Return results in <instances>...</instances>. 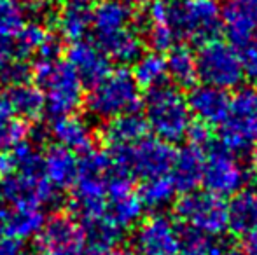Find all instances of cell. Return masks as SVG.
Masks as SVG:
<instances>
[{
  "label": "cell",
  "mask_w": 257,
  "mask_h": 255,
  "mask_svg": "<svg viewBox=\"0 0 257 255\" xmlns=\"http://www.w3.org/2000/svg\"><path fill=\"white\" fill-rule=\"evenodd\" d=\"M61 46L56 39L44 46L37 55L32 74L39 81L46 98V110L54 117L74 116V112L82 105L84 91L82 81L67 62L60 60Z\"/></svg>",
  "instance_id": "cell-1"
},
{
  "label": "cell",
  "mask_w": 257,
  "mask_h": 255,
  "mask_svg": "<svg viewBox=\"0 0 257 255\" xmlns=\"http://www.w3.org/2000/svg\"><path fill=\"white\" fill-rule=\"evenodd\" d=\"M149 23H165L177 37L208 42L220 30V11L208 0H156L149 6Z\"/></svg>",
  "instance_id": "cell-2"
},
{
  "label": "cell",
  "mask_w": 257,
  "mask_h": 255,
  "mask_svg": "<svg viewBox=\"0 0 257 255\" xmlns=\"http://www.w3.org/2000/svg\"><path fill=\"white\" fill-rule=\"evenodd\" d=\"M114 166L107 152L89 150L79 161V175L74 184V210L82 224L102 220L107 208L108 180Z\"/></svg>",
  "instance_id": "cell-3"
},
{
  "label": "cell",
  "mask_w": 257,
  "mask_h": 255,
  "mask_svg": "<svg viewBox=\"0 0 257 255\" xmlns=\"http://www.w3.org/2000/svg\"><path fill=\"white\" fill-rule=\"evenodd\" d=\"M146 123L163 142H179L191 129V110L187 98L177 88L159 86L146 98Z\"/></svg>",
  "instance_id": "cell-4"
},
{
  "label": "cell",
  "mask_w": 257,
  "mask_h": 255,
  "mask_svg": "<svg viewBox=\"0 0 257 255\" xmlns=\"http://www.w3.org/2000/svg\"><path fill=\"white\" fill-rule=\"evenodd\" d=\"M140 105V89L128 70L110 72L96 82L86 96V107L96 119L112 121L133 114Z\"/></svg>",
  "instance_id": "cell-5"
},
{
  "label": "cell",
  "mask_w": 257,
  "mask_h": 255,
  "mask_svg": "<svg viewBox=\"0 0 257 255\" xmlns=\"http://www.w3.org/2000/svg\"><path fill=\"white\" fill-rule=\"evenodd\" d=\"M107 154L115 171L128 177H140L144 180L170 173L177 156L168 142L147 136L130 149L108 150Z\"/></svg>",
  "instance_id": "cell-6"
},
{
  "label": "cell",
  "mask_w": 257,
  "mask_h": 255,
  "mask_svg": "<svg viewBox=\"0 0 257 255\" xmlns=\"http://www.w3.org/2000/svg\"><path fill=\"white\" fill-rule=\"evenodd\" d=\"M198 77L217 89H234L245 77L241 55L231 42L212 39L203 42L196 55Z\"/></svg>",
  "instance_id": "cell-7"
},
{
  "label": "cell",
  "mask_w": 257,
  "mask_h": 255,
  "mask_svg": "<svg viewBox=\"0 0 257 255\" xmlns=\"http://www.w3.org/2000/svg\"><path fill=\"white\" fill-rule=\"evenodd\" d=\"M177 217L194 234L217 238L227 229V204L210 192L184 194L177 203Z\"/></svg>",
  "instance_id": "cell-8"
},
{
  "label": "cell",
  "mask_w": 257,
  "mask_h": 255,
  "mask_svg": "<svg viewBox=\"0 0 257 255\" xmlns=\"http://www.w3.org/2000/svg\"><path fill=\"white\" fill-rule=\"evenodd\" d=\"M257 143V88H243L231 100L229 116L222 128V145L233 154Z\"/></svg>",
  "instance_id": "cell-9"
},
{
  "label": "cell",
  "mask_w": 257,
  "mask_h": 255,
  "mask_svg": "<svg viewBox=\"0 0 257 255\" xmlns=\"http://www.w3.org/2000/svg\"><path fill=\"white\" fill-rule=\"evenodd\" d=\"M39 255H84L86 229L72 215L56 213L46 218L37 234Z\"/></svg>",
  "instance_id": "cell-10"
},
{
  "label": "cell",
  "mask_w": 257,
  "mask_h": 255,
  "mask_svg": "<svg viewBox=\"0 0 257 255\" xmlns=\"http://www.w3.org/2000/svg\"><path fill=\"white\" fill-rule=\"evenodd\" d=\"M184 234L173 218L156 213L140 222L133 234V246L139 255H180Z\"/></svg>",
  "instance_id": "cell-11"
},
{
  "label": "cell",
  "mask_w": 257,
  "mask_h": 255,
  "mask_svg": "<svg viewBox=\"0 0 257 255\" xmlns=\"http://www.w3.org/2000/svg\"><path fill=\"white\" fill-rule=\"evenodd\" d=\"M248 180V173L243 164L234 157L233 152L222 149H213L205 157L203 184L206 192L217 197L234 196L243 191Z\"/></svg>",
  "instance_id": "cell-12"
},
{
  "label": "cell",
  "mask_w": 257,
  "mask_h": 255,
  "mask_svg": "<svg viewBox=\"0 0 257 255\" xmlns=\"http://www.w3.org/2000/svg\"><path fill=\"white\" fill-rule=\"evenodd\" d=\"M142 213L144 204L139 197V192L133 191L132 177L114 170L108 180L105 218L119 231H124L128 227H133L142 218Z\"/></svg>",
  "instance_id": "cell-13"
},
{
  "label": "cell",
  "mask_w": 257,
  "mask_h": 255,
  "mask_svg": "<svg viewBox=\"0 0 257 255\" xmlns=\"http://www.w3.org/2000/svg\"><path fill=\"white\" fill-rule=\"evenodd\" d=\"M2 196L13 206L41 208L53 206L58 191L51 187L42 173H11L2 182Z\"/></svg>",
  "instance_id": "cell-14"
},
{
  "label": "cell",
  "mask_w": 257,
  "mask_h": 255,
  "mask_svg": "<svg viewBox=\"0 0 257 255\" xmlns=\"http://www.w3.org/2000/svg\"><path fill=\"white\" fill-rule=\"evenodd\" d=\"M220 27L231 44L245 48L257 37V0H226L220 11Z\"/></svg>",
  "instance_id": "cell-15"
},
{
  "label": "cell",
  "mask_w": 257,
  "mask_h": 255,
  "mask_svg": "<svg viewBox=\"0 0 257 255\" xmlns=\"http://www.w3.org/2000/svg\"><path fill=\"white\" fill-rule=\"evenodd\" d=\"M187 105H189L191 116L196 117L200 124L217 126V124H224L227 121L231 100L222 89L203 84L191 89L189 96H187Z\"/></svg>",
  "instance_id": "cell-16"
},
{
  "label": "cell",
  "mask_w": 257,
  "mask_h": 255,
  "mask_svg": "<svg viewBox=\"0 0 257 255\" xmlns=\"http://www.w3.org/2000/svg\"><path fill=\"white\" fill-rule=\"evenodd\" d=\"M67 63L74 68L82 82L95 86L110 74L108 56L96 44L88 41H79L68 48Z\"/></svg>",
  "instance_id": "cell-17"
},
{
  "label": "cell",
  "mask_w": 257,
  "mask_h": 255,
  "mask_svg": "<svg viewBox=\"0 0 257 255\" xmlns=\"http://www.w3.org/2000/svg\"><path fill=\"white\" fill-rule=\"evenodd\" d=\"M42 175L56 191L74 187L79 175V161L72 150L53 145L42 154Z\"/></svg>",
  "instance_id": "cell-18"
},
{
  "label": "cell",
  "mask_w": 257,
  "mask_h": 255,
  "mask_svg": "<svg viewBox=\"0 0 257 255\" xmlns=\"http://www.w3.org/2000/svg\"><path fill=\"white\" fill-rule=\"evenodd\" d=\"M132 23V7L122 0H100L91 11V28L98 42L133 27Z\"/></svg>",
  "instance_id": "cell-19"
},
{
  "label": "cell",
  "mask_w": 257,
  "mask_h": 255,
  "mask_svg": "<svg viewBox=\"0 0 257 255\" xmlns=\"http://www.w3.org/2000/svg\"><path fill=\"white\" fill-rule=\"evenodd\" d=\"M51 135L56 140V145L72 150L74 154H88L93 150L95 133L84 119L77 116L58 117L51 124Z\"/></svg>",
  "instance_id": "cell-20"
},
{
  "label": "cell",
  "mask_w": 257,
  "mask_h": 255,
  "mask_svg": "<svg viewBox=\"0 0 257 255\" xmlns=\"http://www.w3.org/2000/svg\"><path fill=\"white\" fill-rule=\"evenodd\" d=\"M205 156L203 150L198 147L187 145L180 152H177L172 166V180L177 191L186 194L194 192V189L203 182Z\"/></svg>",
  "instance_id": "cell-21"
},
{
  "label": "cell",
  "mask_w": 257,
  "mask_h": 255,
  "mask_svg": "<svg viewBox=\"0 0 257 255\" xmlns=\"http://www.w3.org/2000/svg\"><path fill=\"white\" fill-rule=\"evenodd\" d=\"M147 129L149 128H147L146 119L135 112L108 121L103 131L108 150L130 149V147L137 145L146 138Z\"/></svg>",
  "instance_id": "cell-22"
},
{
  "label": "cell",
  "mask_w": 257,
  "mask_h": 255,
  "mask_svg": "<svg viewBox=\"0 0 257 255\" xmlns=\"http://www.w3.org/2000/svg\"><path fill=\"white\" fill-rule=\"evenodd\" d=\"M46 224V217L41 208H27V206H13L6 210L2 220H0V232L25 241V239L37 236Z\"/></svg>",
  "instance_id": "cell-23"
},
{
  "label": "cell",
  "mask_w": 257,
  "mask_h": 255,
  "mask_svg": "<svg viewBox=\"0 0 257 255\" xmlns=\"http://www.w3.org/2000/svg\"><path fill=\"white\" fill-rule=\"evenodd\" d=\"M227 229L238 236L257 231V191L243 189L227 204Z\"/></svg>",
  "instance_id": "cell-24"
},
{
  "label": "cell",
  "mask_w": 257,
  "mask_h": 255,
  "mask_svg": "<svg viewBox=\"0 0 257 255\" xmlns=\"http://www.w3.org/2000/svg\"><path fill=\"white\" fill-rule=\"evenodd\" d=\"M56 28L60 35L72 44L84 41L91 30V9L82 0H72L56 13Z\"/></svg>",
  "instance_id": "cell-25"
},
{
  "label": "cell",
  "mask_w": 257,
  "mask_h": 255,
  "mask_svg": "<svg viewBox=\"0 0 257 255\" xmlns=\"http://www.w3.org/2000/svg\"><path fill=\"white\" fill-rule=\"evenodd\" d=\"M7 100L13 114L20 117V121H37L46 112V98L44 93L35 84H20L9 88Z\"/></svg>",
  "instance_id": "cell-26"
},
{
  "label": "cell",
  "mask_w": 257,
  "mask_h": 255,
  "mask_svg": "<svg viewBox=\"0 0 257 255\" xmlns=\"http://www.w3.org/2000/svg\"><path fill=\"white\" fill-rule=\"evenodd\" d=\"M142 44L144 42L139 30L135 27H130L100 41L98 48L108 56V60L112 58L119 63H132L142 56Z\"/></svg>",
  "instance_id": "cell-27"
},
{
  "label": "cell",
  "mask_w": 257,
  "mask_h": 255,
  "mask_svg": "<svg viewBox=\"0 0 257 255\" xmlns=\"http://www.w3.org/2000/svg\"><path fill=\"white\" fill-rule=\"evenodd\" d=\"M86 229V252L84 255H112L119 248L122 231L112 225L107 218L82 224Z\"/></svg>",
  "instance_id": "cell-28"
},
{
  "label": "cell",
  "mask_w": 257,
  "mask_h": 255,
  "mask_svg": "<svg viewBox=\"0 0 257 255\" xmlns=\"http://www.w3.org/2000/svg\"><path fill=\"white\" fill-rule=\"evenodd\" d=\"M133 79L139 88L156 89L163 86L165 79L168 77L166 70V60L159 53H146L135 62L133 68Z\"/></svg>",
  "instance_id": "cell-29"
},
{
  "label": "cell",
  "mask_w": 257,
  "mask_h": 255,
  "mask_svg": "<svg viewBox=\"0 0 257 255\" xmlns=\"http://www.w3.org/2000/svg\"><path fill=\"white\" fill-rule=\"evenodd\" d=\"M166 70H168V77H172L177 86L189 88L198 77L196 56L191 53V49L175 46L166 58Z\"/></svg>",
  "instance_id": "cell-30"
},
{
  "label": "cell",
  "mask_w": 257,
  "mask_h": 255,
  "mask_svg": "<svg viewBox=\"0 0 257 255\" xmlns=\"http://www.w3.org/2000/svg\"><path fill=\"white\" fill-rule=\"evenodd\" d=\"M177 192V187L173 184L172 177L165 175V177H156L144 180L140 185L139 197L142 201L144 208H151V210H163L173 201Z\"/></svg>",
  "instance_id": "cell-31"
},
{
  "label": "cell",
  "mask_w": 257,
  "mask_h": 255,
  "mask_svg": "<svg viewBox=\"0 0 257 255\" xmlns=\"http://www.w3.org/2000/svg\"><path fill=\"white\" fill-rule=\"evenodd\" d=\"M53 35L46 28L44 23L41 21H32L27 23L16 35V44H14V51L21 56V58H28V56H37L39 53L44 49L46 44L53 41Z\"/></svg>",
  "instance_id": "cell-32"
},
{
  "label": "cell",
  "mask_w": 257,
  "mask_h": 255,
  "mask_svg": "<svg viewBox=\"0 0 257 255\" xmlns=\"http://www.w3.org/2000/svg\"><path fill=\"white\" fill-rule=\"evenodd\" d=\"M27 11L20 0H0V37H16L27 25Z\"/></svg>",
  "instance_id": "cell-33"
},
{
  "label": "cell",
  "mask_w": 257,
  "mask_h": 255,
  "mask_svg": "<svg viewBox=\"0 0 257 255\" xmlns=\"http://www.w3.org/2000/svg\"><path fill=\"white\" fill-rule=\"evenodd\" d=\"M177 34L173 32V28L170 25L165 23H149V30H147V42L151 44V48L154 49V53L161 55L163 51H172L175 48L177 42Z\"/></svg>",
  "instance_id": "cell-34"
},
{
  "label": "cell",
  "mask_w": 257,
  "mask_h": 255,
  "mask_svg": "<svg viewBox=\"0 0 257 255\" xmlns=\"http://www.w3.org/2000/svg\"><path fill=\"white\" fill-rule=\"evenodd\" d=\"M219 252L220 246H217L212 238L189 232L187 236H184L180 255H219Z\"/></svg>",
  "instance_id": "cell-35"
},
{
  "label": "cell",
  "mask_w": 257,
  "mask_h": 255,
  "mask_svg": "<svg viewBox=\"0 0 257 255\" xmlns=\"http://www.w3.org/2000/svg\"><path fill=\"white\" fill-rule=\"evenodd\" d=\"M30 75H32V68L25 62H16V60H13V62L0 72V79L9 88L30 82Z\"/></svg>",
  "instance_id": "cell-36"
},
{
  "label": "cell",
  "mask_w": 257,
  "mask_h": 255,
  "mask_svg": "<svg viewBox=\"0 0 257 255\" xmlns=\"http://www.w3.org/2000/svg\"><path fill=\"white\" fill-rule=\"evenodd\" d=\"M241 63H243L245 75L252 81H257V37L243 48Z\"/></svg>",
  "instance_id": "cell-37"
},
{
  "label": "cell",
  "mask_w": 257,
  "mask_h": 255,
  "mask_svg": "<svg viewBox=\"0 0 257 255\" xmlns=\"http://www.w3.org/2000/svg\"><path fill=\"white\" fill-rule=\"evenodd\" d=\"M27 14L34 18V21H44L53 16V7L49 0H25L23 2Z\"/></svg>",
  "instance_id": "cell-38"
},
{
  "label": "cell",
  "mask_w": 257,
  "mask_h": 255,
  "mask_svg": "<svg viewBox=\"0 0 257 255\" xmlns=\"http://www.w3.org/2000/svg\"><path fill=\"white\" fill-rule=\"evenodd\" d=\"M191 140V145L198 147V149H203L205 145H208L210 142V131L205 124H196V126H191L189 133H187Z\"/></svg>",
  "instance_id": "cell-39"
},
{
  "label": "cell",
  "mask_w": 257,
  "mask_h": 255,
  "mask_svg": "<svg viewBox=\"0 0 257 255\" xmlns=\"http://www.w3.org/2000/svg\"><path fill=\"white\" fill-rule=\"evenodd\" d=\"M21 252V241L0 232V255H20Z\"/></svg>",
  "instance_id": "cell-40"
},
{
  "label": "cell",
  "mask_w": 257,
  "mask_h": 255,
  "mask_svg": "<svg viewBox=\"0 0 257 255\" xmlns=\"http://www.w3.org/2000/svg\"><path fill=\"white\" fill-rule=\"evenodd\" d=\"M13 55H14V46L11 44V41L0 37V72L13 62Z\"/></svg>",
  "instance_id": "cell-41"
},
{
  "label": "cell",
  "mask_w": 257,
  "mask_h": 255,
  "mask_svg": "<svg viewBox=\"0 0 257 255\" xmlns=\"http://www.w3.org/2000/svg\"><path fill=\"white\" fill-rule=\"evenodd\" d=\"M241 253L243 255H257V231L250 232L243 238L241 243Z\"/></svg>",
  "instance_id": "cell-42"
},
{
  "label": "cell",
  "mask_w": 257,
  "mask_h": 255,
  "mask_svg": "<svg viewBox=\"0 0 257 255\" xmlns=\"http://www.w3.org/2000/svg\"><path fill=\"white\" fill-rule=\"evenodd\" d=\"M11 119H13V110H11L9 100H7L6 95L0 93V124L7 123Z\"/></svg>",
  "instance_id": "cell-43"
},
{
  "label": "cell",
  "mask_w": 257,
  "mask_h": 255,
  "mask_svg": "<svg viewBox=\"0 0 257 255\" xmlns=\"http://www.w3.org/2000/svg\"><path fill=\"white\" fill-rule=\"evenodd\" d=\"M112 255H139L133 248H130V246H119L117 250H114V253Z\"/></svg>",
  "instance_id": "cell-44"
},
{
  "label": "cell",
  "mask_w": 257,
  "mask_h": 255,
  "mask_svg": "<svg viewBox=\"0 0 257 255\" xmlns=\"http://www.w3.org/2000/svg\"><path fill=\"white\" fill-rule=\"evenodd\" d=\"M219 255H243L240 250H234V248H220Z\"/></svg>",
  "instance_id": "cell-45"
},
{
  "label": "cell",
  "mask_w": 257,
  "mask_h": 255,
  "mask_svg": "<svg viewBox=\"0 0 257 255\" xmlns=\"http://www.w3.org/2000/svg\"><path fill=\"white\" fill-rule=\"evenodd\" d=\"M4 213H6V199H4L2 192H0V220H2Z\"/></svg>",
  "instance_id": "cell-46"
},
{
  "label": "cell",
  "mask_w": 257,
  "mask_h": 255,
  "mask_svg": "<svg viewBox=\"0 0 257 255\" xmlns=\"http://www.w3.org/2000/svg\"><path fill=\"white\" fill-rule=\"evenodd\" d=\"M132 4H137V6H151L156 0H130Z\"/></svg>",
  "instance_id": "cell-47"
},
{
  "label": "cell",
  "mask_w": 257,
  "mask_h": 255,
  "mask_svg": "<svg viewBox=\"0 0 257 255\" xmlns=\"http://www.w3.org/2000/svg\"><path fill=\"white\" fill-rule=\"evenodd\" d=\"M252 166L257 170V145H254V152H252Z\"/></svg>",
  "instance_id": "cell-48"
},
{
  "label": "cell",
  "mask_w": 257,
  "mask_h": 255,
  "mask_svg": "<svg viewBox=\"0 0 257 255\" xmlns=\"http://www.w3.org/2000/svg\"><path fill=\"white\" fill-rule=\"evenodd\" d=\"M20 255H39V252H21Z\"/></svg>",
  "instance_id": "cell-49"
},
{
  "label": "cell",
  "mask_w": 257,
  "mask_h": 255,
  "mask_svg": "<svg viewBox=\"0 0 257 255\" xmlns=\"http://www.w3.org/2000/svg\"><path fill=\"white\" fill-rule=\"evenodd\" d=\"M208 2H217V0H208Z\"/></svg>",
  "instance_id": "cell-50"
}]
</instances>
